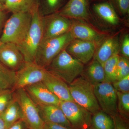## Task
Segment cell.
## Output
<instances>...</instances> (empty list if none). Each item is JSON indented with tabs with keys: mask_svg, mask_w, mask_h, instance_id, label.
<instances>
[{
	"mask_svg": "<svg viewBox=\"0 0 129 129\" xmlns=\"http://www.w3.org/2000/svg\"><path fill=\"white\" fill-rule=\"evenodd\" d=\"M84 67V64L73 57L64 49L46 69L69 84L80 76Z\"/></svg>",
	"mask_w": 129,
	"mask_h": 129,
	"instance_id": "7a4b0ae2",
	"label": "cell"
},
{
	"mask_svg": "<svg viewBox=\"0 0 129 129\" xmlns=\"http://www.w3.org/2000/svg\"><path fill=\"white\" fill-rule=\"evenodd\" d=\"M112 118L115 129H129L128 121L122 118L118 113Z\"/></svg>",
	"mask_w": 129,
	"mask_h": 129,
	"instance_id": "d6a6232c",
	"label": "cell"
},
{
	"mask_svg": "<svg viewBox=\"0 0 129 129\" xmlns=\"http://www.w3.org/2000/svg\"><path fill=\"white\" fill-rule=\"evenodd\" d=\"M6 0H0V2L1 3H2L3 4V5H5V3L6 2Z\"/></svg>",
	"mask_w": 129,
	"mask_h": 129,
	"instance_id": "f35d334b",
	"label": "cell"
},
{
	"mask_svg": "<svg viewBox=\"0 0 129 129\" xmlns=\"http://www.w3.org/2000/svg\"><path fill=\"white\" fill-rule=\"evenodd\" d=\"M93 87L101 110L112 117L117 114V91L112 83L104 81L93 85Z\"/></svg>",
	"mask_w": 129,
	"mask_h": 129,
	"instance_id": "30bf717a",
	"label": "cell"
},
{
	"mask_svg": "<svg viewBox=\"0 0 129 129\" xmlns=\"http://www.w3.org/2000/svg\"><path fill=\"white\" fill-rule=\"evenodd\" d=\"M129 75V59L119 55L117 64V80Z\"/></svg>",
	"mask_w": 129,
	"mask_h": 129,
	"instance_id": "4dcf8cb0",
	"label": "cell"
},
{
	"mask_svg": "<svg viewBox=\"0 0 129 129\" xmlns=\"http://www.w3.org/2000/svg\"><path fill=\"white\" fill-rule=\"evenodd\" d=\"M98 46L93 42L74 39L68 45L65 50L85 65L93 58Z\"/></svg>",
	"mask_w": 129,
	"mask_h": 129,
	"instance_id": "9a60e30c",
	"label": "cell"
},
{
	"mask_svg": "<svg viewBox=\"0 0 129 129\" xmlns=\"http://www.w3.org/2000/svg\"><path fill=\"white\" fill-rule=\"evenodd\" d=\"M122 29L112 33L101 42L97 47L93 58L103 65L109 59L119 54V35Z\"/></svg>",
	"mask_w": 129,
	"mask_h": 129,
	"instance_id": "2e32d148",
	"label": "cell"
},
{
	"mask_svg": "<svg viewBox=\"0 0 129 129\" xmlns=\"http://www.w3.org/2000/svg\"><path fill=\"white\" fill-rule=\"evenodd\" d=\"M128 28H123L120 31L119 38V55L129 59Z\"/></svg>",
	"mask_w": 129,
	"mask_h": 129,
	"instance_id": "f1b7e54d",
	"label": "cell"
},
{
	"mask_svg": "<svg viewBox=\"0 0 129 129\" xmlns=\"http://www.w3.org/2000/svg\"><path fill=\"white\" fill-rule=\"evenodd\" d=\"M7 129L18 120L22 119V110L18 102L14 98L1 114Z\"/></svg>",
	"mask_w": 129,
	"mask_h": 129,
	"instance_id": "7402d4cb",
	"label": "cell"
},
{
	"mask_svg": "<svg viewBox=\"0 0 129 129\" xmlns=\"http://www.w3.org/2000/svg\"><path fill=\"white\" fill-rule=\"evenodd\" d=\"M90 5V0H69L58 13L70 19L84 20L95 25Z\"/></svg>",
	"mask_w": 129,
	"mask_h": 129,
	"instance_id": "4fadbf2b",
	"label": "cell"
},
{
	"mask_svg": "<svg viewBox=\"0 0 129 129\" xmlns=\"http://www.w3.org/2000/svg\"><path fill=\"white\" fill-rule=\"evenodd\" d=\"M36 103L59 106L60 100L47 88L42 82L24 88Z\"/></svg>",
	"mask_w": 129,
	"mask_h": 129,
	"instance_id": "e0dca14e",
	"label": "cell"
},
{
	"mask_svg": "<svg viewBox=\"0 0 129 129\" xmlns=\"http://www.w3.org/2000/svg\"><path fill=\"white\" fill-rule=\"evenodd\" d=\"M119 57V54L115 55L103 65L105 73V82L112 83L117 80V64Z\"/></svg>",
	"mask_w": 129,
	"mask_h": 129,
	"instance_id": "d4e9b609",
	"label": "cell"
},
{
	"mask_svg": "<svg viewBox=\"0 0 129 129\" xmlns=\"http://www.w3.org/2000/svg\"><path fill=\"white\" fill-rule=\"evenodd\" d=\"M91 127L94 129H115L113 118L101 109L92 114Z\"/></svg>",
	"mask_w": 129,
	"mask_h": 129,
	"instance_id": "603a6c76",
	"label": "cell"
},
{
	"mask_svg": "<svg viewBox=\"0 0 129 129\" xmlns=\"http://www.w3.org/2000/svg\"><path fill=\"white\" fill-rule=\"evenodd\" d=\"M74 39L69 32L58 37L42 40L37 50L34 62L46 68Z\"/></svg>",
	"mask_w": 129,
	"mask_h": 129,
	"instance_id": "5b68a950",
	"label": "cell"
},
{
	"mask_svg": "<svg viewBox=\"0 0 129 129\" xmlns=\"http://www.w3.org/2000/svg\"><path fill=\"white\" fill-rule=\"evenodd\" d=\"M90 10L95 25L103 31L112 33L128 27L129 22L119 16L108 1L91 3Z\"/></svg>",
	"mask_w": 129,
	"mask_h": 129,
	"instance_id": "6da1fadb",
	"label": "cell"
},
{
	"mask_svg": "<svg viewBox=\"0 0 129 129\" xmlns=\"http://www.w3.org/2000/svg\"><path fill=\"white\" fill-rule=\"evenodd\" d=\"M108 0H90L91 4V3H97L99 2H101L106 1Z\"/></svg>",
	"mask_w": 129,
	"mask_h": 129,
	"instance_id": "74e56055",
	"label": "cell"
},
{
	"mask_svg": "<svg viewBox=\"0 0 129 129\" xmlns=\"http://www.w3.org/2000/svg\"><path fill=\"white\" fill-rule=\"evenodd\" d=\"M42 129H72L61 125L51 123H45Z\"/></svg>",
	"mask_w": 129,
	"mask_h": 129,
	"instance_id": "e575fe53",
	"label": "cell"
},
{
	"mask_svg": "<svg viewBox=\"0 0 129 129\" xmlns=\"http://www.w3.org/2000/svg\"><path fill=\"white\" fill-rule=\"evenodd\" d=\"M36 104L41 118L44 123L61 125L72 129L60 106L53 104Z\"/></svg>",
	"mask_w": 129,
	"mask_h": 129,
	"instance_id": "ac0fdd59",
	"label": "cell"
},
{
	"mask_svg": "<svg viewBox=\"0 0 129 129\" xmlns=\"http://www.w3.org/2000/svg\"><path fill=\"white\" fill-rule=\"evenodd\" d=\"M72 22L69 32L74 39L90 42L98 45L112 34L103 31L93 24L84 20L72 19Z\"/></svg>",
	"mask_w": 129,
	"mask_h": 129,
	"instance_id": "9c48e42d",
	"label": "cell"
},
{
	"mask_svg": "<svg viewBox=\"0 0 129 129\" xmlns=\"http://www.w3.org/2000/svg\"><path fill=\"white\" fill-rule=\"evenodd\" d=\"M118 113L124 119L128 121L129 92L123 93L117 91Z\"/></svg>",
	"mask_w": 129,
	"mask_h": 129,
	"instance_id": "4316f807",
	"label": "cell"
},
{
	"mask_svg": "<svg viewBox=\"0 0 129 129\" xmlns=\"http://www.w3.org/2000/svg\"><path fill=\"white\" fill-rule=\"evenodd\" d=\"M16 72L10 70L0 62V89H12Z\"/></svg>",
	"mask_w": 129,
	"mask_h": 129,
	"instance_id": "484cf974",
	"label": "cell"
},
{
	"mask_svg": "<svg viewBox=\"0 0 129 129\" xmlns=\"http://www.w3.org/2000/svg\"><path fill=\"white\" fill-rule=\"evenodd\" d=\"M40 0H6L4 6L5 10L12 13L29 12L39 7Z\"/></svg>",
	"mask_w": 129,
	"mask_h": 129,
	"instance_id": "44dd1931",
	"label": "cell"
},
{
	"mask_svg": "<svg viewBox=\"0 0 129 129\" xmlns=\"http://www.w3.org/2000/svg\"><path fill=\"white\" fill-rule=\"evenodd\" d=\"M42 82L60 101H73L68 84L64 81L47 71Z\"/></svg>",
	"mask_w": 129,
	"mask_h": 129,
	"instance_id": "d6986e66",
	"label": "cell"
},
{
	"mask_svg": "<svg viewBox=\"0 0 129 129\" xmlns=\"http://www.w3.org/2000/svg\"><path fill=\"white\" fill-rule=\"evenodd\" d=\"M119 16L129 22V0H108Z\"/></svg>",
	"mask_w": 129,
	"mask_h": 129,
	"instance_id": "83f0119b",
	"label": "cell"
},
{
	"mask_svg": "<svg viewBox=\"0 0 129 129\" xmlns=\"http://www.w3.org/2000/svg\"><path fill=\"white\" fill-rule=\"evenodd\" d=\"M59 106L72 129H87L91 126L92 114L74 101H60Z\"/></svg>",
	"mask_w": 129,
	"mask_h": 129,
	"instance_id": "ba28073f",
	"label": "cell"
},
{
	"mask_svg": "<svg viewBox=\"0 0 129 129\" xmlns=\"http://www.w3.org/2000/svg\"><path fill=\"white\" fill-rule=\"evenodd\" d=\"M112 84L116 91L123 93L129 92V75Z\"/></svg>",
	"mask_w": 129,
	"mask_h": 129,
	"instance_id": "1f68e13d",
	"label": "cell"
},
{
	"mask_svg": "<svg viewBox=\"0 0 129 129\" xmlns=\"http://www.w3.org/2000/svg\"><path fill=\"white\" fill-rule=\"evenodd\" d=\"M0 129H7L6 125L3 118L1 114L0 115Z\"/></svg>",
	"mask_w": 129,
	"mask_h": 129,
	"instance_id": "8d00e7d4",
	"label": "cell"
},
{
	"mask_svg": "<svg viewBox=\"0 0 129 129\" xmlns=\"http://www.w3.org/2000/svg\"><path fill=\"white\" fill-rule=\"evenodd\" d=\"M72 19L58 12L43 17V40L60 36L69 32Z\"/></svg>",
	"mask_w": 129,
	"mask_h": 129,
	"instance_id": "7c38bea8",
	"label": "cell"
},
{
	"mask_svg": "<svg viewBox=\"0 0 129 129\" xmlns=\"http://www.w3.org/2000/svg\"><path fill=\"white\" fill-rule=\"evenodd\" d=\"M94 129L93 128H92V127H91V126L89 128H88V129Z\"/></svg>",
	"mask_w": 129,
	"mask_h": 129,
	"instance_id": "ab89813d",
	"label": "cell"
},
{
	"mask_svg": "<svg viewBox=\"0 0 129 129\" xmlns=\"http://www.w3.org/2000/svg\"><path fill=\"white\" fill-rule=\"evenodd\" d=\"M82 76L93 85L104 82L105 73L103 66L96 60L92 58L84 67Z\"/></svg>",
	"mask_w": 129,
	"mask_h": 129,
	"instance_id": "ffe728a7",
	"label": "cell"
},
{
	"mask_svg": "<svg viewBox=\"0 0 129 129\" xmlns=\"http://www.w3.org/2000/svg\"><path fill=\"white\" fill-rule=\"evenodd\" d=\"M14 96L21 107L22 119L29 129H42L44 123L37 105L24 88L16 90Z\"/></svg>",
	"mask_w": 129,
	"mask_h": 129,
	"instance_id": "52a82bcc",
	"label": "cell"
},
{
	"mask_svg": "<svg viewBox=\"0 0 129 129\" xmlns=\"http://www.w3.org/2000/svg\"><path fill=\"white\" fill-rule=\"evenodd\" d=\"M0 62L14 72L21 69L25 63L19 47L11 42H1L0 44Z\"/></svg>",
	"mask_w": 129,
	"mask_h": 129,
	"instance_id": "5bb4252c",
	"label": "cell"
},
{
	"mask_svg": "<svg viewBox=\"0 0 129 129\" xmlns=\"http://www.w3.org/2000/svg\"><path fill=\"white\" fill-rule=\"evenodd\" d=\"M69 0H40L39 10L43 16L58 12Z\"/></svg>",
	"mask_w": 129,
	"mask_h": 129,
	"instance_id": "cb8c5ba5",
	"label": "cell"
},
{
	"mask_svg": "<svg viewBox=\"0 0 129 129\" xmlns=\"http://www.w3.org/2000/svg\"><path fill=\"white\" fill-rule=\"evenodd\" d=\"M32 18L30 27L25 39L19 46L25 62H34L37 51L43 39V16L39 7L32 13Z\"/></svg>",
	"mask_w": 129,
	"mask_h": 129,
	"instance_id": "3957f363",
	"label": "cell"
},
{
	"mask_svg": "<svg viewBox=\"0 0 129 129\" xmlns=\"http://www.w3.org/2000/svg\"><path fill=\"white\" fill-rule=\"evenodd\" d=\"M32 13L16 12L6 22L0 41L11 42L19 46L25 39L32 21Z\"/></svg>",
	"mask_w": 129,
	"mask_h": 129,
	"instance_id": "277c9868",
	"label": "cell"
},
{
	"mask_svg": "<svg viewBox=\"0 0 129 129\" xmlns=\"http://www.w3.org/2000/svg\"><path fill=\"white\" fill-rule=\"evenodd\" d=\"M7 129H29L22 119L18 120Z\"/></svg>",
	"mask_w": 129,
	"mask_h": 129,
	"instance_id": "836d02e7",
	"label": "cell"
},
{
	"mask_svg": "<svg viewBox=\"0 0 129 129\" xmlns=\"http://www.w3.org/2000/svg\"><path fill=\"white\" fill-rule=\"evenodd\" d=\"M1 41H0V44H1Z\"/></svg>",
	"mask_w": 129,
	"mask_h": 129,
	"instance_id": "60d3db41",
	"label": "cell"
},
{
	"mask_svg": "<svg viewBox=\"0 0 129 129\" xmlns=\"http://www.w3.org/2000/svg\"><path fill=\"white\" fill-rule=\"evenodd\" d=\"M74 101L92 114L101 109L94 92L93 85L82 76L68 84Z\"/></svg>",
	"mask_w": 129,
	"mask_h": 129,
	"instance_id": "8992f818",
	"label": "cell"
},
{
	"mask_svg": "<svg viewBox=\"0 0 129 129\" xmlns=\"http://www.w3.org/2000/svg\"><path fill=\"white\" fill-rule=\"evenodd\" d=\"M14 91L12 89H0V115L14 98Z\"/></svg>",
	"mask_w": 129,
	"mask_h": 129,
	"instance_id": "f546056e",
	"label": "cell"
},
{
	"mask_svg": "<svg viewBox=\"0 0 129 129\" xmlns=\"http://www.w3.org/2000/svg\"><path fill=\"white\" fill-rule=\"evenodd\" d=\"M6 16V15L4 10H0V29L2 27L3 23L5 22Z\"/></svg>",
	"mask_w": 129,
	"mask_h": 129,
	"instance_id": "d590c367",
	"label": "cell"
},
{
	"mask_svg": "<svg viewBox=\"0 0 129 129\" xmlns=\"http://www.w3.org/2000/svg\"><path fill=\"white\" fill-rule=\"evenodd\" d=\"M47 71L34 62H25L23 67L16 72L15 81L12 89L24 88L28 86L42 82Z\"/></svg>",
	"mask_w": 129,
	"mask_h": 129,
	"instance_id": "8fae6325",
	"label": "cell"
}]
</instances>
